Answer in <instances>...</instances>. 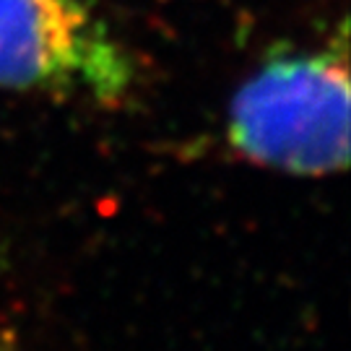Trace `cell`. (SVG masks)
Here are the masks:
<instances>
[{
    "instance_id": "6da1fadb",
    "label": "cell",
    "mask_w": 351,
    "mask_h": 351,
    "mask_svg": "<svg viewBox=\"0 0 351 351\" xmlns=\"http://www.w3.org/2000/svg\"><path fill=\"white\" fill-rule=\"evenodd\" d=\"M346 29L313 50L268 58L234 91L226 141L242 159L294 177H328L349 164Z\"/></svg>"
},
{
    "instance_id": "7a4b0ae2",
    "label": "cell",
    "mask_w": 351,
    "mask_h": 351,
    "mask_svg": "<svg viewBox=\"0 0 351 351\" xmlns=\"http://www.w3.org/2000/svg\"><path fill=\"white\" fill-rule=\"evenodd\" d=\"M138 68L86 0H0V88L81 97L112 107L133 94Z\"/></svg>"
}]
</instances>
